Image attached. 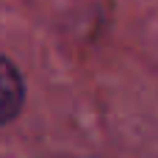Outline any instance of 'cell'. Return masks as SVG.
<instances>
[{
	"label": "cell",
	"mask_w": 158,
	"mask_h": 158,
	"mask_svg": "<svg viewBox=\"0 0 158 158\" xmlns=\"http://www.w3.org/2000/svg\"><path fill=\"white\" fill-rule=\"evenodd\" d=\"M25 103V83L17 67L0 56V125L11 122Z\"/></svg>",
	"instance_id": "1"
}]
</instances>
